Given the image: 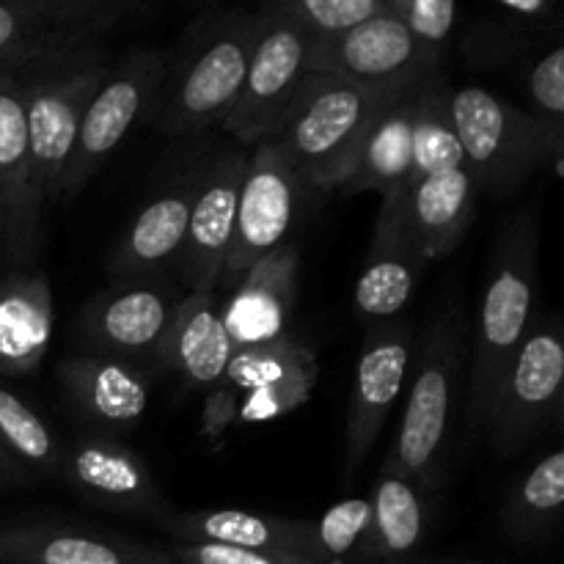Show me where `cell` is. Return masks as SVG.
<instances>
[{"label":"cell","instance_id":"cell-1","mask_svg":"<svg viewBox=\"0 0 564 564\" xmlns=\"http://www.w3.org/2000/svg\"><path fill=\"white\" fill-rule=\"evenodd\" d=\"M262 33V11H207L187 25L154 102V127L169 135L220 124L246 80Z\"/></svg>","mask_w":564,"mask_h":564},{"label":"cell","instance_id":"cell-2","mask_svg":"<svg viewBox=\"0 0 564 564\" xmlns=\"http://www.w3.org/2000/svg\"><path fill=\"white\" fill-rule=\"evenodd\" d=\"M540 220L534 209L516 215L496 237L488 284L479 303L471 352V389H468V424L485 427L496 391L512 356L529 334L538 284Z\"/></svg>","mask_w":564,"mask_h":564},{"label":"cell","instance_id":"cell-3","mask_svg":"<svg viewBox=\"0 0 564 564\" xmlns=\"http://www.w3.org/2000/svg\"><path fill=\"white\" fill-rule=\"evenodd\" d=\"M147 14L138 0H0V75L22 80L102 58V39Z\"/></svg>","mask_w":564,"mask_h":564},{"label":"cell","instance_id":"cell-4","mask_svg":"<svg viewBox=\"0 0 564 564\" xmlns=\"http://www.w3.org/2000/svg\"><path fill=\"white\" fill-rule=\"evenodd\" d=\"M463 336H466V323L460 308H446L435 323H430L419 347L416 375H413L400 433L380 468L408 479L419 490H433L444 474L463 352H466Z\"/></svg>","mask_w":564,"mask_h":564},{"label":"cell","instance_id":"cell-5","mask_svg":"<svg viewBox=\"0 0 564 564\" xmlns=\"http://www.w3.org/2000/svg\"><path fill=\"white\" fill-rule=\"evenodd\" d=\"M452 121L474 185L507 198L534 171L554 165L562 174V132L488 88H452Z\"/></svg>","mask_w":564,"mask_h":564},{"label":"cell","instance_id":"cell-6","mask_svg":"<svg viewBox=\"0 0 564 564\" xmlns=\"http://www.w3.org/2000/svg\"><path fill=\"white\" fill-rule=\"evenodd\" d=\"M386 102L330 75L306 72L273 141L312 191L339 187L372 116Z\"/></svg>","mask_w":564,"mask_h":564},{"label":"cell","instance_id":"cell-7","mask_svg":"<svg viewBox=\"0 0 564 564\" xmlns=\"http://www.w3.org/2000/svg\"><path fill=\"white\" fill-rule=\"evenodd\" d=\"M317 375V352L292 334L235 350L218 383L207 391L202 435L218 441L231 427L273 422L297 411L312 397Z\"/></svg>","mask_w":564,"mask_h":564},{"label":"cell","instance_id":"cell-8","mask_svg":"<svg viewBox=\"0 0 564 564\" xmlns=\"http://www.w3.org/2000/svg\"><path fill=\"white\" fill-rule=\"evenodd\" d=\"M438 55L422 47L386 9L341 36L308 39L306 47V72L350 83L380 102L416 94L438 75Z\"/></svg>","mask_w":564,"mask_h":564},{"label":"cell","instance_id":"cell-9","mask_svg":"<svg viewBox=\"0 0 564 564\" xmlns=\"http://www.w3.org/2000/svg\"><path fill=\"white\" fill-rule=\"evenodd\" d=\"M169 58L160 50H132L110 66L102 86L88 102L77 130L75 149L61 180V198L75 196L113 154L147 110L154 108L163 88Z\"/></svg>","mask_w":564,"mask_h":564},{"label":"cell","instance_id":"cell-10","mask_svg":"<svg viewBox=\"0 0 564 564\" xmlns=\"http://www.w3.org/2000/svg\"><path fill=\"white\" fill-rule=\"evenodd\" d=\"M562 383V328L556 319H538L529 325V334L512 356L485 424L501 455L521 452L560 416Z\"/></svg>","mask_w":564,"mask_h":564},{"label":"cell","instance_id":"cell-11","mask_svg":"<svg viewBox=\"0 0 564 564\" xmlns=\"http://www.w3.org/2000/svg\"><path fill=\"white\" fill-rule=\"evenodd\" d=\"M108 61L94 58L47 75L22 77L28 143L44 202H58L64 169L75 149L88 102L108 75Z\"/></svg>","mask_w":564,"mask_h":564},{"label":"cell","instance_id":"cell-12","mask_svg":"<svg viewBox=\"0 0 564 564\" xmlns=\"http://www.w3.org/2000/svg\"><path fill=\"white\" fill-rule=\"evenodd\" d=\"M303 191V180L273 141H262L251 149L237 196L235 231L218 284L231 290L253 262L284 246Z\"/></svg>","mask_w":564,"mask_h":564},{"label":"cell","instance_id":"cell-13","mask_svg":"<svg viewBox=\"0 0 564 564\" xmlns=\"http://www.w3.org/2000/svg\"><path fill=\"white\" fill-rule=\"evenodd\" d=\"M58 479L88 505L119 516L158 523L171 512L147 460L113 435L80 433L66 441Z\"/></svg>","mask_w":564,"mask_h":564},{"label":"cell","instance_id":"cell-14","mask_svg":"<svg viewBox=\"0 0 564 564\" xmlns=\"http://www.w3.org/2000/svg\"><path fill=\"white\" fill-rule=\"evenodd\" d=\"M262 11V33L248 64L240 97L220 121L246 147L268 141L290 110L306 77L308 39L284 20Z\"/></svg>","mask_w":564,"mask_h":564},{"label":"cell","instance_id":"cell-15","mask_svg":"<svg viewBox=\"0 0 564 564\" xmlns=\"http://www.w3.org/2000/svg\"><path fill=\"white\" fill-rule=\"evenodd\" d=\"M416 350V334L405 319L372 325L364 336L345 422V477L367 463L375 441L383 433L391 408L405 389L408 367Z\"/></svg>","mask_w":564,"mask_h":564},{"label":"cell","instance_id":"cell-16","mask_svg":"<svg viewBox=\"0 0 564 564\" xmlns=\"http://www.w3.org/2000/svg\"><path fill=\"white\" fill-rule=\"evenodd\" d=\"M176 303L180 297L174 292L149 284L147 279L119 281L83 306L75 330L97 356L147 369V364L158 361Z\"/></svg>","mask_w":564,"mask_h":564},{"label":"cell","instance_id":"cell-17","mask_svg":"<svg viewBox=\"0 0 564 564\" xmlns=\"http://www.w3.org/2000/svg\"><path fill=\"white\" fill-rule=\"evenodd\" d=\"M44 196L28 143L22 83L0 75V253L6 264H31L42 248Z\"/></svg>","mask_w":564,"mask_h":564},{"label":"cell","instance_id":"cell-18","mask_svg":"<svg viewBox=\"0 0 564 564\" xmlns=\"http://www.w3.org/2000/svg\"><path fill=\"white\" fill-rule=\"evenodd\" d=\"M408 196L411 191L380 202L372 242L356 281V312L372 325L400 317L427 264L408 213Z\"/></svg>","mask_w":564,"mask_h":564},{"label":"cell","instance_id":"cell-19","mask_svg":"<svg viewBox=\"0 0 564 564\" xmlns=\"http://www.w3.org/2000/svg\"><path fill=\"white\" fill-rule=\"evenodd\" d=\"M58 383L86 433H127L141 422L152 397L149 369L97 352L66 356L58 364Z\"/></svg>","mask_w":564,"mask_h":564},{"label":"cell","instance_id":"cell-20","mask_svg":"<svg viewBox=\"0 0 564 564\" xmlns=\"http://www.w3.org/2000/svg\"><path fill=\"white\" fill-rule=\"evenodd\" d=\"M0 564H174L165 545L64 521L0 527Z\"/></svg>","mask_w":564,"mask_h":564},{"label":"cell","instance_id":"cell-21","mask_svg":"<svg viewBox=\"0 0 564 564\" xmlns=\"http://www.w3.org/2000/svg\"><path fill=\"white\" fill-rule=\"evenodd\" d=\"M246 152H224L218 160L204 165L185 242L176 257L187 292H213L218 286L235 231L237 196L246 174Z\"/></svg>","mask_w":564,"mask_h":564},{"label":"cell","instance_id":"cell-22","mask_svg":"<svg viewBox=\"0 0 564 564\" xmlns=\"http://www.w3.org/2000/svg\"><path fill=\"white\" fill-rule=\"evenodd\" d=\"M297 273L301 251L284 242L237 279L229 301L220 308V319L235 350L264 345L286 334L297 301Z\"/></svg>","mask_w":564,"mask_h":564},{"label":"cell","instance_id":"cell-23","mask_svg":"<svg viewBox=\"0 0 564 564\" xmlns=\"http://www.w3.org/2000/svg\"><path fill=\"white\" fill-rule=\"evenodd\" d=\"M204 165L176 176L152 204L135 215L108 253V273L119 281H141L180 257L187 220L196 202Z\"/></svg>","mask_w":564,"mask_h":564},{"label":"cell","instance_id":"cell-24","mask_svg":"<svg viewBox=\"0 0 564 564\" xmlns=\"http://www.w3.org/2000/svg\"><path fill=\"white\" fill-rule=\"evenodd\" d=\"M231 352L235 347L213 292H187L180 297L160 345V367L171 369L187 389L209 391L224 375Z\"/></svg>","mask_w":564,"mask_h":564},{"label":"cell","instance_id":"cell-25","mask_svg":"<svg viewBox=\"0 0 564 564\" xmlns=\"http://www.w3.org/2000/svg\"><path fill=\"white\" fill-rule=\"evenodd\" d=\"M53 339V290L39 270H11L0 279V375L36 372Z\"/></svg>","mask_w":564,"mask_h":564},{"label":"cell","instance_id":"cell-26","mask_svg":"<svg viewBox=\"0 0 564 564\" xmlns=\"http://www.w3.org/2000/svg\"><path fill=\"white\" fill-rule=\"evenodd\" d=\"M154 527L174 543H215L270 554L308 556V521L246 510H171Z\"/></svg>","mask_w":564,"mask_h":564},{"label":"cell","instance_id":"cell-27","mask_svg":"<svg viewBox=\"0 0 564 564\" xmlns=\"http://www.w3.org/2000/svg\"><path fill=\"white\" fill-rule=\"evenodd\" d=\"M416 94L397 102H386L369 121L350 165L339 182V191L380 193V202L413 187L411 119Z\"/></svg>","mask_w":564,"mask_h":564},{"label":"cell","instance_id":"cell-28","mask_svg":"<svg viewBox=\"0 0 564 564\" xmlns=\"http://www.w3.org/2000/svg\"><path fill=\"white\" fill-rule=\"evenodd\" d=\"M369 501H372V516H369L367 534L350 564L411 562L427 534V507L422 490L397 474L380 471Z\"/></svg>","mask_w":564,"mask_h":564},{"label":"cell","instance_id":"cell-29","mask_svg":"<svg viewBox=\"0 0 564 564\" xmlns=\"http://www.w3.org/2000/svg\"><path fill=\"white\" fill-rule=\"evenodd\" d=\"M477 209V185L468 169L441 171L411 187L408 213L427 262L444 259L460 246Z\"/></svg>","mask_w":564,"mask_h":564},{"label":"cell","instance_id":"cell-30","mask_svg":"<svg viewBox=\"0 0 564 564\" xmlns=\"http://www.w3.org/2000/svg\"><path fill=\"white\" fill-rule=\"evenodd\" d=\"M560 28V9L551 0H505L494 17L474 22L463 39V55L471 66H501L538 47L545 33Z\"/></svg>","mask_w":564,"mask_h":564},{"label":"cell","instance_id":"cell-31","mask_svg":"<svg viewBox=\"0 0 564 564\" xmlns=\"http://www.w3.org/2000/svg\"><path fill=\"white\" fill-rule=\"evenodd\" d=\"M562 507L564 452L554 449L512 485L501 507V527L512 543H543L560 527Z\"/></svg>","mask_w":564,"mask_h":564},{"label":"cell","instance_id":"cell-32","mask_svg":"<svg viewBox=\"0 0 564 564\" xmlns=\"http://www.w3.org/2000/svg\"><path fill=\"white\" fill-rule=\"evenodd\" d=\"M449 94L444 77L435 75L424 83L413 99V119H411V154L413 171L411 180L416 185L424 176L441 174V171L463 169V147L457 141L455 121L449 110Z\"/></svg>","mask_w":564,"mask_h":564},{"label":"cell","instance_id":"cell-33","mask_svg":"<svg viewBox=\"0 0 564 564\" xmlns=\"http://www.w3.org/2000/svg\"><path fill=\"white\" fill-rule=\"evenodd\" d=\"M0 449L33 477L58 479L64 441L14 391L0 386Z\"/></svg>","mask_w":564,"mask_h":564},{"label":"cell","instance_id":"cell-34","mask_svg":"<svg viewBox=\"0 0 564 564\" xmlns=\"http://www.w3.org/2000/svg\"><path fill=\"white\" fill-rule=\"evenodd\" d=\"M306 39H330L383 14V0H273L262 6Z\"/></svg>","mask_w":564,"mask_h":564},{"label":"cell","instance_id":"cell-35","mask_svg":"<svg viewBox=\"0 0 564 564\" xmlns=\"http://www.w3.org/2000/svg\"><path fill=\"white\" fill-rule=\"evenodd\" d=\"M369 516H372V501L345 499L323 512V518L308 521V560L319 564H350L367 534Z\"/></svg>","mask_w":564,"mask_h":564},{"label":"cell","instance_id":"cell-36","mask_svg":"<svg viewBox=\"0 0 564 564\" xmlns=\"http://www.w3.org/2000/svg\"><path fill=\"white\" fill-rule=\"evenodd\" d=\"M386 14L394 17L422 47L444 58L457 28L460 6L455 0H383Z\"/></svg>","mask_w":564,"mask_h":564},{"label":"cell","instance_id":"cell-37","mask_svg":"<svg viewBox=\"0 0 564 564\" xmlns=\"http://www.w3.org/2000/svg\"><path fill=\"white\" fill-rule=\"evenodd\" d=\"M529 113L543 124L564 130V47L554 44L549 53L538 55L527 72Z\"/></svg>","mask_w":564,"mask_h":564},{"label":"cell","instance_id":"cell-38","mask_svg":"<svg viewBox=\"0 0 564 564\" xmlns=\"http://www.w3.org/2000/svg\"><path fill=\"white\" fill-rule=\"evenodd\" d=\"M174 564H319L308 556L270 554V551L231 549L215 543H171L165 545Z\"/></svg>","mask_w":564,"mask_h":564},{"label":"cell","instance_id":"cell-39","mask_svg":"<svg viewBox=\"0 0 564 564\" xmlns=\"http://www.w3.org/2000/svg\"><path fill=\"white\" fill-rule=\"evenodd\" d=\"M31 479L33 474L28 471V468H22L14 457L6 455V452L0 449V488H22V485H28Z\"/></svg>","mask_w":564,"mask_h":564},{"label":"cell","instance_id":"cell-40","mask_svg":"<svg viewBox=\"0 0 564 564\" xmlns=\"http://www.w3.org/2000/svg\"><path fill=\"white\" fill-rule=\"evenodd\" d=\"M400 564H466V562H416V560H411V562H400Z\"/></svg>","mask_w":564,"mask_h":564}]
</instances>
